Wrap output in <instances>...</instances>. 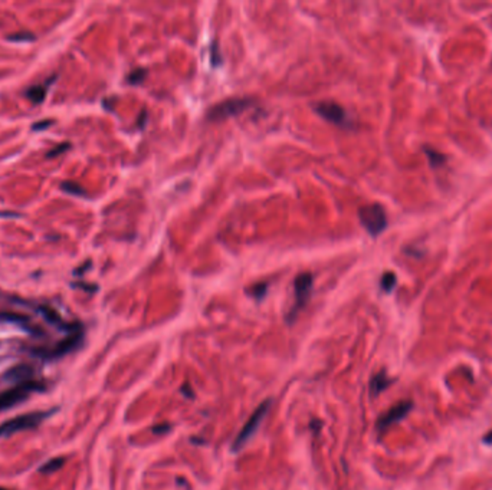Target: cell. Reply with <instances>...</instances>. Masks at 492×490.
<instances>
[{"mask_svg": "<svg viewBox=\"0 0 492 490\" xmlns=\"http://www.w3.org/2000/svg\"><path fill=\"white\" fill-rule=\"evenodd\" d=\"M0 216H8V217H19L16 213H0Z\"/></svg>", "mask_w": 492, "mask_h": 490, "instance_id": "4316f807", "label": "cell"}, {"mask_svg": "<svg viewBox=\"0 0 492 490\" xmlns=\"http://www.w3.org/2000/svg\"><path fill=\"white\" fill-rule=\"evenodd\" d=\"M35 370L32 365L29 364H17L15 367H12L10 370L5 372V379L9 382H16V384H23L30 381L34 377Z\"/></svg>", "mask_w": 492, "mask_h": 490, "instance_id": "8fae6325", "label": "cell"}, {"mask_svg": "<svg viewBox=\"0 0 492 490\" xmlns=\"http://www.w3.org/2000/svg\"><path fill=\"white\" fill-rule=\"evenodd\" d=\"M412 408H413V403L412 401H400L396 405H393L388 411H386L383 415L379 417L377 424H376L377 431L379 433H384L390 426H393V424H396L400 420H403L406 415L412 411Z\"/></svg>", "mask_w": 492, "mask_h": 490, "instance_id": "ba28073f", "label": "cell"}, {"mask_svg": "<svg viewBox=\"0 0 492 490\" xmlns=\"http://www.w3.org/2000/svg\"><path fill=\"white\" fill-rule=\"evenodd\" d=\"M60 189L63 190L65 193L72 194V196H86V191L79 184L74 183V181H63L60 184Z\"/></svg>", "mask_w": 492, "mask_h": 490, "instance_id": "2e32d148", "label": "cell"}, {"mask_svg": "<svg viewBox=\"0 0 492 490\" xmlns=\"http://www.w3.org/2000/svg\"><path fill=\"white\" fill-rule=\"evenodd\" d=\"M45 388V384L30 379L23 384H17L15 388L0 393V411H6L9 408L23 403L27 400L30 393H41Z\"/></svg>", "mask_w": 492, "mask_h": 490, "instance_id": "3957f363", "label": "cell"}, {"mask_svg": "<svg viewBox=\"0 0 492 490\" xmlns=\"http://www.w3.org/2000/svg\"><path fill=\"white\" fill-rule=\"evenodd\" d=\"M358 219L371 236H379L387 227V216L380 204H369L358 208Z\"/></svg>", "mask_w": 492, "mask_h": 490, "instance_id": "8992f818", "label": "cell"}, {"mask_svg": "<svg viewBox=\"0 0 492 490\" xmlns=\"http://www.w3.org/2000/svg\"><path fill=\"white\" fill-rule=\"evenodd\" d=\"M312 284H314V279H312V275H311L310 272L300 273V275L295 277V281H293L295 302H293L292 308H291L288 317H286V321L289 324L295 321L297 315L300 313V310L304 309L305 305H307V302L310 301L311 292H312Z\"/></svg>", "mask_w": 492, "mask_h": 490, "instance_id": "5b68a950", "label": "cell"}, {"mask_svg": "<svg viewBox=\"0 0 492 490\" xmlns=\"http://www.w3.org/2000/svg\"><path fill=\"white\" fill-rule=\"evenodd\" d=\"M65 462H67V459H65V457H53V459H51V460L45 462V463L39 467V473L46 474V476L56 473V472H59L60 469L63 467Z\"/></svg>", "mask_w": 492, "mask_h": 490, "instance_id": "4fadbf2b", "label": "cell"}, {"mask_svg": "<svg viewBox=\"0 0 492 490\" xmlns=\"http://www.w3.org/2000/svg\"><path fill=\"white\" fill-rule=\"evenodd\" d=\"M269 407H271V400H265L264 403L256 407V410L252 413V415L249 417V420L245 423V426L242 427L239 434L236 436V439L233 440L232 444V450L233 451H239L242 447H245V444L249 441L255 433L258 431L259 426L262 424L264 418L267 417L268 411H269Z\"/></svg>", "mask_w": 492, "mask_h": 490, "instance_id": "277c9868", "label": "cell"}, {"mask_svg": "<svg viewBox=\"0 0 492 490\" xmlns=\"http://www.w3.org/2000/svg\"><path fill=\"white\" fill-rule=\"evenodd\" d=\"M170 430V424H160V426H154L153 427V433L154 434H164Z\"/></svg>", "mask_w": 492, "mask_h": 490, "instance_id": "603a6c76", "label": "cell"}, {"mask_svg": "<svg viewBox=\"0 0 492 490\" xmlns=\"http://www.w3.org/2000/svg\"><path fill=\"white\" fill-rule=\"evenodd\" d=\"M423 150H424V153L428 155L432 167H440V165H443V164L446 163V157L442 154V153H439L438 150H433V148H429V147H424Z\"/></svg>", "mask_w": 492, "mask_h": 490, "instance_id": "9a60e30c", "label": "cell"}, {"mask_svg": "<svg viewBox=\"0 0 492 490\" xmlns=\"http://www.w3.org/2000/svg\"><path fill=\"white\" fill-rule=\"evenodd\" d=\"M84 341V332L78 331L74 334H68L62 341H59L58 344L52 348H34L32 349V355L43 360V361H53V360H59L62 357L68 355V354L74 353L75 349H78Z\"/></svg>", "mask_w": 492, "mask_h": 490, "instance_id": "6da1fadb", "label": "cell"}, {"mask_svg": "<svg viewBox=\"0 0 492 490\" xmlns=\"http://www.w3.org/2000/svg\"><path fill=\"white\" fill-rule=\"evenodd\" d=\"M146 75H147L146 69H136V71H133L128 77H127V81H128L129 84L136 85V84L143 82V79L146 78Z\"/></svg>", "mask_w": 492, "mask_h": 490, "instance_id": "ac0fdd59", "label": "cell"}, {"mask_svg": "<svg viewBox=\"0 0 492 490\" xmlns=\"http://www.w3.org/2000/svg\"><path fill=\"white\" fill-rule=\"evenodd\" d=\"M72 286H78L84 291H88V292H95L96 291V286L95 285H86V284H72Z\"/></svg>", "mask_w": 492, "mask_h": 490, "instance_id": "cb8c5ba5", "label": "cell"}, {"mask_svg": "<svg viewBox=\"0 0 492 490\" xmlns=\"http://www.w3.org/2000/svg\"><path fill=\"white\" fill-rule=\"evenodd\" d=\"M25 96L35 105H39L45 101L46 98V86L45 85H34L27 88L25 92Z\"/></svg>", "mask_w": 492, "mask_h": 490, "instance_id": "5bb4252c", "label": "cell"}, {"mask_svg": "<svg viewBox=\"0 0 492 490\" xmlns=\"http://www.w3.org/2000/svg\"><path fill=\"white\" fill-rule=\"evenodd\" d=\"M250 105H252V99L249 98H231V99H226L223 102L215 105L209 111L207 117H209V120L213 121L226 120L229 117L242 114L245 110H248Z\"/></svg>", "mask_w": 492, "mask_h": 490, "instance_id": "52a82bcc", "label": "cell"}, {"mask_svg": "<svg viewBox=\"0 0 492 490\" xmlns=\"http://www.w3.org/2000/svg\"><path fill=\"white\" fill-rule=\"evenodd\" d=\"M35 39H36L35 34L30 32H22V33H15L9 36V41H12V42H30Z\"/></svg>", "mask_w": 492, "mask_h": 490, "instance_id": "d6986e66", "label": "cell"}, {"mask_svg": "<svg viewBox=\"0 0 492 490\" xmlns=\"http://www.w3.org/2000/svg\"><path fill=\"white\" fill-rule=\"evenodd\" d=\"M52 124H53V120H42L39 121V122H35L34 125H32V129L34 131H43V129L49 128Z\"/></svg>", "mask_w": 492, "mask_h": 490, "instance_id": "7402d4cb", "label": "cell"}, {"mask_svg": "<svg viewBox=\"0 0 492 490\" xmlns=\"http://www.w3.org/2000/svg\"><path fill=\"white\" fill-rule=\"evenodd\" d=\"M267 289H268L267 284H258V285H255V286L250 289L249 293L253 296V298L260 299V298H264V295L267 293Z\"/></svg>", "mask_w": 492, "mask_h": 490, "instance_id": "44dd1931", "label": "cell"}, {"mask_svg": "<svg viewBox=\"0 0 492 490\" xmlns=\"http://www.w3.org/2000/svg\"><path fill=\"white\" fill-rule=\"evenodd\" d=\"M0 490H9V489H5V487H0Z\"/></svg>", "mask_w": 492, "mask_h": 490, "instance_id": "83f0119b", "label": "cell"}, {"mask_svg": "<svg viewBox=\"0 0 492 490\" xmlns=\"http://www.w3.org/2000/svg\"><path fill=\"white\" fill-rule=\"evenodd\" d=\"M55 410L51 411H34V413H26L16 415L10 420H6L5 423L0 424V437H9L13 436L16 433L26 430H32L36 429L41 423L53 414Z\"/></svg>", "mask_w": 492, "mask_h": 490, "instance_id": "7a4b0ae2", "label": "cell"}, {"mask_svg": "<svg viewBox=\"0 0 492 490\" xmlns=\"http://www.w3.org/2000/svg\"><path fill=\"white\" fill-rule=\"evenodd\" d=\"M393 382V379L388 378L387 374L384 371H380L377 372L370 381V394L371 397H377L380 396L383 391H386L390 384Z\"/></svg>", "mask_w": 492, "mask_h": 490, "instance_id": "7c38bea8", "label": "cell"}, {"mask_svg": "<svg viewBox=\"0 0 492 490\" xmlns=\"http://www.w3.org/2000/svg\"><path fill=\"white\" fill-rule=\"evenodd\" d=\"M314 110L318 112L319 117H322L324 120L330 121L336 125H348L350 124L344 108L336 102H318L314 107Z\"/></svg>", "mask_w": 492, "mask_h": 490, "instance_id": "9c48e42d", "label": "cell"}, {"mask_svg": "<svg viewBox=\"0 0 492 490\" xmlns=\"http://www.w3.org/2000/svg\"><path fill=\"white\" fill-rule=\"evenodd\" d=\"M482 441L485 443V444H489V446H492V430L488 431V433H486V434L483 436Z\"/></svg>", "mask_w": 492, "mask_h": 490, "instance_id": "d4e9b609", "label": "cell"}, {"mask_svg": "<svg viewBox=\"0 0 492 490\" xmlns=\"http://www.w3.org/2000/svg\"><path fill=\"white\" fill-rule=\"evenodd\" d=\"M0 321L2 322H8V324H13V325H19L22 329L27 331L30 335H43V332L39 328L30 325V318L27 315H23V313L10 312V310H2L0 312Z\"/></svg>", "mask_w": 492, "mask_h": 490, "instance_id": "30bf717a", "label": "cell"}, {"mask_svg": "<svg viewBox=\"0 0 492 490\" xmlns=\"http://www.w3.org/2000/svg\"><path fill=\"white\" fill-rule=\"evenodd\" d=\"M396 282H397L396 275H395L393 272H387V273H384L383 277H381L380 286H381V289H383L384 292H391V291H393V288L396 286Z\"/></svg>", "mask_w": 492, "mask_h": 490, "instance_id": "e0dca14e", "label": "cell"}, {"mask_svg": "<svg viewBox=\"0 0 492 490\" xmlns=\"http://www.w3.org/2000/svg\"><path fill=\"white\" fill-rule=\"evenodd\" d=\"M89 266H91V263H89V262H88V263H86L85 266H82V267H79V269H77V270H75V272H74V273H75V275H77V276H78V275H82V273H84V272H85L86 269H89Z\"/></svg>", "mask_w": 492, "mask_h": 490, "instance_id": "484cf974", "label": "cell"}, {"mask_svg": "<svg viewBox=\"0 0 492 490\" xmlns=\"http://www.w3.org/2000/svg\"><path fill=\"white\" fill-rule=\"evenodd\" d=\"M71 148V144L69 143H60L59 146L53 147L51 151L46 154V158H53V157H58V155L63 154L65 151H68Z\"/></svg>", "mask_w": 492, "mask_h": 490, "instance_id": "ffe728a7", "label": "cell"}]
</instances>
